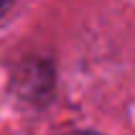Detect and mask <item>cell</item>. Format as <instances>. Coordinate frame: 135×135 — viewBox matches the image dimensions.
<instances>
[{
	"mask_svg": "<svg viewBox=\"0 0 135 135\" xmlns=\"http://www.w3.org/2000/svg\"><path fill=\"white\" fill-rule=\"evenodd\" d=\"M10 5H13V0H0V18L10 10Z\"/></svg>",
	"mask_w": 135,
	"mask_h": 135,
	"instance_id": "6da1fadb",
	"label": "cell"
},
{
	"mask_svg": "<svg viewBox=\"0 0 135 135\" xmlns=\"http://www.w3.org/2000/svg\"><path fill=\"white\" fill-rule=\"evenodd\" d=\"M73 135H98V133H73Z\"/></svg>",
	"mask_w": 135,
	"mask_h": 135,
	"instance_id": "7a4b0ae2",
	"label": "cell"
}]
</instances>
